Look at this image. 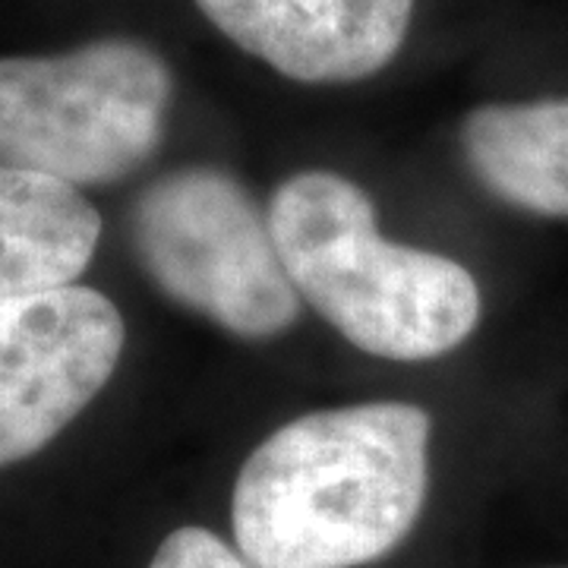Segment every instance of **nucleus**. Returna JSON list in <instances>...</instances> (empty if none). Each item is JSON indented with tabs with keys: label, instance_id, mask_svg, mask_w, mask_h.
<instances>
[{
	"label": "nucleus",
	"instance_id": "nucleus-1",
	"mask_svg": "<svg viewBox=\"0 0 568 568\" xmlns=\"http://www.w3.org/2000/svg\"><path fill=\"white\" fill-rule=\"evenodd\" d=\"M426 489V410L405 402L313 410L250 452L231 528L253 568H361L410 534Z\"/></svg>",
	"mask_w": 568,
	"mask_h": 568
},
{
	"label": "nucleus",
	"instance_id": "nucleus-2",
	"mask_svg": "<svg viewBox=\"0 0 568 568\" xmlns=\"http://www.w3.org/2000/svg\"><path fill=\"white\" fill-rule=\"evenodd\" d=\"M268 224L297 297L366 354L443 357L480 323V287L465 265L386 241L369 196L335 171L287 178Z\"/></svg>",
	"mask_w": 568,
	"mask_h": 568
},
{
	"label": "nucleus",
	"instance_id": "nucleus-3",
	"mask_svg": "<svg viewBox=\"0 0 568 568\" xmlns=\"http://www.w3.org/2000/svg\"><path fill=\"white\" fill-rule=\"evenodd\" d=\"M171 70L142 41L102 39L54 58H0V168L102 186L149 162Z\"/></svg>",
	"mask_w": 568,
	"mask_h": 568
},
{
	"label": "nucleus",
	"instance_id": "nucleus-4",
	"mask_svg": "<svg viewBox=\"0 0 568 568\" xmlns=\"http://www.w3.org/2000/svg\"><path fill=\"white\" fill-rule=\"evenodd\" d=\"M133 246L171 301L237 338H275L297 320L268 215L227 171L196 164L149 183L133 205Z\"/></svg>",
	"mask_w": 568,
	"mask_h": 568
},
{
	"label": "nucleus",
	"instance_id": "nucleus-5",
	"mask_svg": "<svg viewBox=\"0 0 568 568\" xmlns=\"http://www.w3.org/2000/svg\"><path fill=\"white\" fill-rule=\"evenodd\" d=\"M126 328L92 287H58L0 304V467L70 426L114 376Z\"/></svg>",
	"mask_w": 568,
	"mask_h": 568
},
{
	"label": "nucleus",
	"instance_id": "nucleus-6",
	"mask_svg": "<svg viewBox=\"0 0 568 568\" xmlns=\"http://www.w3.org/2000/svg\"><path fill=\"white\" fill-rule=\"evenodd\" d=\"M246 54L297 82H357L405 44L414 0H196Z\"/></svg>",
	"mask_w": 568,
	"mask_h": 568
},
{
	"label": "nucleus",
	"instance_id": "nucleus-7",
	"mask_svg": "<svg viewBox=\"0 0 568 568\" xmlns=\"http://www.w3.org/2000/svg\"><path fill=\"white\" fill-rule=\"evenodd\" d=\"M99 237L102 215L77 186L0 168V304L70 287Z\"/></svg>",
	"mask_w": 568,
	"mask_h": 568
},
{
	"label": "nucleus",
	"instance_id": "nucleus-8",
	"mask_svg": "<svg viewBox=\"0 0 568 568\" xmlns=\"http://www.w3.org/2000/svg\"><path fill=\"white\" fill-rule=\"evenodd\" d=\"M462 149L474 178L503 203L568 219V99L474 108Z\"/></svg>",
	"mask_w": 568,
	"mask_h": 568
},
{
	"label": "nucleus",
	"instance_id": "nucleus-9",
	"mask_svg": "<svg viewBox=\"0 0 568 568\" xmlns=\"http://www.w3.org/2000/svg\"><path fill=\"white\" fill-rule=\"evenodd\" d=\"M149 568H253L237 549L205 528H178L164 537Z\"/></svg>",
	"mask_w": 568,
	"mask_h": 568
}]
</instances>
